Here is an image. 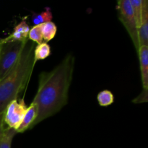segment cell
<instances>
[{
  "label": "cell",
  "instance_id": "13",
  "mask_svg": "<svg viewBox=\"0 0 148 148\" xmlns=\"http://www.w3.org/2000/svg\"><path fill=\"white\" fill-rule=\"evenodd\" d=\"M52 17H53V15H52L50 8L47 7L45 9L44 11L41 12L40 13H33L31 20L34 23L35 25H41L45 23L51 22Z\"/></svg>",
  "mask_w": 148,
  "mask_h": 148
},
{
  "label": "cell",
  "instance_id": "7",
  "mask_svg": "<svg viewBox=\"0 0 148 148\" xmlns=\"http://www.w3.org/2000/svg\"><path fill=\"white\" fill-rule=\"evenodd\" d=\"M143 15L141 25L137 29L139 46H148V1L143 0Z\"/></svg>",
  "mask_w": 148,
  "mask_h": 148
},
{
  "label": "cell",
  "instance_id": "15",
  "mask_svg": "<svg viewBox=\"0 0 148 148\" xmlns=\"http://www.w3.org/2000/svg\"><path fill=\"white\" fill-rule=\"evenodd\" d=\"M97 99H98L99 105L103 107L108 106L114 102V95L111 91L108 90L101 91L98 93Z\"/></svg>",
  "mask_w": 148,
  "mask_h": 148
},
{
  "label": "cell",
  "instance_id": "16",
  "mask_svg": "<svg viewBox=\"0 0 148 148\" xmlns=\"http://www.w3.org/2000/svg\"><path fill=\"white\" fill-rule=\"evenodd\" d=\"M28 39L34 43H37V45L43 43V36L41 33V25H34L30 29L28 33Z\"/></svg>",
  "mask_w": 148,
  "mask_h": 148
},
{
  "label": "cell",
  "instance_id": "4",
  "mask_svg": "<svg viewBox=\"0 0 148 148\" xmlns=\"http://www.w3.org/2000/svg\"><path fill=\"white\" fill-rule=\"evenodd\" d=\"M117 10L119 12V19L130 35V38L137 52L140 48L137 36V27L130 0L118 1Z\"/></svg>",
  "mask_w": 148,
  "mask_h": 148
},
{
  "label": "cell",
  "instance_id": "3",
  "mask_svg": "<svg viewBox=\"0 0 148 148\" xmlns=\"http://www.w3.org/2000/svg\"><path fill=\"white\" fill-rule=\"evenodd\" d=\"M27 41L9 40L5 38L0 39V81L14 67Z\"/></svg>",
  "mask_w": 148,
  "mask_h": 148
},
{
  "label": "cell",
  "instance_id": "14",
  "mask_svg": "<svg viewBox=\"0 0 148 148\" xmlns=\"http://www.w3.org/2000/svg\"><path fill=\"white\" fill-rule=\"evenodd\" d=\"M17 132L15 130L11 128L4 129V133L0 140V148H11L12 140Z\"/></svg>",
  "mask_w": 148,
  "mask_h": 148
},
{
  "label": "cell",
  "instance_id": "2",
  "mask_svg": "<svg viewBox=\"0 0 148 148\" xmlns=\"http://www.w3.org/2000/svg\"><path fill=\"white\" fill-rule=\"evenodd\" d=\"M35 43L27 40L12 70L0 81V114L26 88L34 69Z\"/></svg>",
  "mask_w": 148,
  "mask_h": 148
},
{
  "label": "cell",
  "instance_id": "9",
  "mask_svg": "<svg viewBox=\"0 0 148 148\" xmlns=\"http://www.w3.org/2000/svg\"><path fill=\"white\" fill-rule=\"evenodd\" d=\"M30 27L25 20H23L14 27L12 33L5 38L14 41H27L28 40V33Z\"/></svg>",
  "mask_w": 148,
  "mask_h": 148
},
{
  "label": "cell",
  "instance_id": "10",
  "mask_svg": "<svg viewBox=\"0 0 148 148\" xmlns=\"http://www.w3.org/2000/svg\"><path fill=\"white\" fill-rule=\"evenodd\" d=\"M51 54V47L47 43H40L37 45L34 49L33 56H34V64H36L38 61L43 60L49 57Z\"/></svg>",
  "mask_w": 148,
  "mask_h": 148
},
{
  "label": "cell",
  "instance_id": "17",
  "mask_svg": "<svg viewBox=\"0 0 148 148\" xmlns=\"http://www.w3.org/2000/svg\"><path fill=\"white\" fill-rule=\"evenodd\" d=\"M148 90H143L141 93L135 98V99L133 100L132 102L134 103H147L148 101V95H147Z\"/></svg>",
  "mask_w": 148,
  "mask_h": 148
},
{
  "label": "cell",
  "instance_id": "11",
  "mask_svg": "<svg viewBox=\"0 0 148 148\" xmlns=\"http://www.w3.org/2000/svg\"><path fill=\"white\" fill-rule=\"evenodd\" d=\"M57 32V27L52 21L41 24V33L45 43L51 40Z\"/></svg>",
  "mask_w": 148,
  "mask_h": 148
},
{
  "label": "cell",
  "instance_id": "5",
  "mask_svg": "<svg viewBox=\"0 0 148 148\" xmlns=\"http://www.w3.org/2000/svg\"><path fill=\"white\" fill-rule=\"evenodd\" d=\"M27 108V107L23 98L19 101L14 100L10 102L4 111V124H7L9 128L17 130L21 124Z\"/></svg>",
  "mask_w": 148,
  "mask_h": 148
},
{
  "label": "cell",
  "instance_id": "1",
  "mask_svg": "<svg viewBox=\"0 0 148 148\" xmlns=\"http://www.w3.org/2000/svg\"><path fill=\"white\" fill-rule=\"evenodd\" d=\"M75 59L69 53L50 72L39 75L38 87L32 103L37 107L36 119L29 130L59 112L68 102Z\"/></svg>",
  "mask_w": 148,
  "mask_h": 148
},
{
  "label": "cell",
  "instance_id": "12",
  "mask_svg": "<svg viewBox=\"0 0 148 148\" xmlns=\"http://www.w3.org/2000/svg\"><path fill=\"white\" fill-rule=\"evenodd\" d=\"M130 4L132 8L133 14L135 18L136 23H137V29L141 25L143 15V0H130Z\"/></svg>",
  "mask_w": 148,
  "mask_h": 148
},
{
  "label": "cell",
  "instance_id": "6",
  "mask_svg": "<svg viewBox=\"0 0 148 148\" xmlns=\"http://www.w3.org/2000/svg\"><path fill=\"white\" fill-rule=\"evenodd\" d=\"M137 53L140 59L143 90H148V46H140Z\"/></svg>",
  "mask_w": 148,
  "mask_h": 148
},
{
  "label": "cell",
  "instance_id": "18",
  "mask_svg": "<svg viewBox=\"0 0 148 148\" xmlns=\"http://www.w3.org/2000/svg\"><path fill=\"white\" fill-rule=\"evenodd\" d=\"M4 113L0 114V140H1V137L3 135V133L4 131Z\"/></svg>",
  "mask_w": 148,
  "mask_h": 148
},
{
  "label": "cell",
  "instance_id": "8",
  "mask_svg": "<svg viewBox=\"0 0 148 148\" xmlns=\"http://www.w3.org/2000/svg\"><path fill=\"white\" fill-rule=\"evenodd\" d=\"M37 114V107L33 103H31L30 106L27 107V111H26L24 117L22 120L21 124H20L19 127L16 130L17 133H23L26 130H29L35 121V120L36 119Z\"/></svg>",
  "mask_w": 148,
  "mask_h": 148
}]
</instances>
